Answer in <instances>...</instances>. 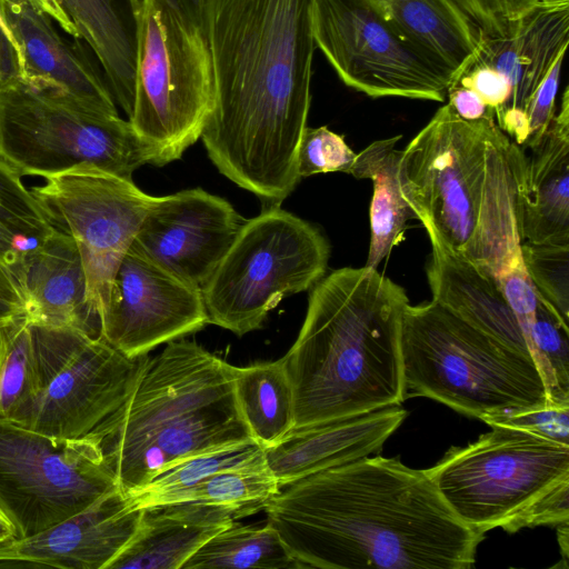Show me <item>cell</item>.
Returning a JSON list of instances; mask_svg holds the SVG:
<instances>
[{
	"label": "cell",
	"instance_id": "obj_1",
	"mask_svg": "<svg viewBox=\"0 0 569 569\" xmlns=\"http://www.w3.org/2000/svg\"><path fill=\"white\" fill-rule=\"evenodd\" d=\"M316 0H210L214 106L201 133L217 169L280 207L301 179L311 102Z\"/></svg>",
	"mask_w": 569,
	"mask_h": 569
},
{
	"label": "cell",
	"instance_id": "obj_2",
	"mask_svg": "<svg viewBox=\"0 0 569 569\" xmlns=\"http://www.w3.org/2000/svg\"><path fill=\"white\" fill-rule=\"evenodd\" d=\"M264 511L301 569H469L485 537L456 517L426 470L381 456L300 478Z\"/></svg>",
	"mask_w": 569,
	"mask_h": 569
},
{
	"label": "cell",
	"instance_id": "obj_3",
	"mask_svg": "<svg viewBox=\"0 0 569 569\" xmlns=\"http://www.w3.org/2000/svg\"><path fill=\"white\" fill-rule=\"evenodd\" d=\"M311 289L303 325L282 357L293 428L401 405L405 289L366 266L337 269Z\"/></svg>",
	"mask_w": 569,
	"mask_h": 569
},
{
	"label": "cell",
	"instance_id": "obj_4",
	"mask_svg": "<svg viewBox=\"0 0 569 569\" xmlns=\"http://www.w3.org/2000/svg\"><path fill=\"white\" fill-rule=\"evenodd\" d=\"M89 436L126 493L183 460L252 439L233 366L182 338L147 358L128 398Z\"/></svg>",
	"mask_w": 569,
	"mask_h": 569
},
{
	"label": "cell",
	"instance_id": "obj_5",
	"mask_svg": "<svg viewBox=\"0 0 569 569\" xmlns=\"http://www.w3.org/2000/svg\"><path fill=\"white\" fill-rule=\"evenodd\" d=\"M489 427L426 470L456 517L481 535L569 521V446Z\"/></svg>",
	"mask_w": 569,
	"mask_h": 569
},
{
	"label": "cell",
	"instance_id": "obj_6",
	"mask_svg": "<svg viewBox=\"0 0 569 569\" xmlns=\"http://www.w3.org/2000/svg\"><path fill=\"white\" fill-rule=\"evenodd\" d=\"M401 356L408 397L485 421L552 403L531 355L476 329L435 301L406 307Z\"/></svg>",
	"mask_w": 569,
	"mask_h": 569
},
{
	"label": "cell",
	"instance_id": "obj_7",
	"mask_svg": "<svg viewBox=\"0 0 569 569\" xmlns=\"http://www.w3.org/2000/svg\"><path fill=\"white\" fill-rule=\"evenodd\" d=\"M214 106L208 36L164 0H141L134 100L128 120L164 166L181 158L204 129Z\"/></svg>",
	"mask_w": 569,
	"mask_h": 569
},
{
	"label": "cell",
	"instance_id": "obj_8",
	"mask_svg": "<svg viewBox=\"0 0 569 569\" xmlns=\"http://www.w3.org/2000/svg\"><path fill=\"white\" fill-rule=\"evenodd\" d=\"M329 257L317 227L280 207L263 209L243 221L201 288L209 323L237 336L260 329L283 297L325 277Z\"/></svg>",
	"mask_w": 569,
	"mask_h": 569
},
{
	"label": "cell",
	"instance_id": "obj_9",
	"mask_svg": "<svg viewBox=\"0 0 569 569\" xmlns=\"http://www.w3.org/2000/svg\"><path fill=\"white\" fill-rule=\"evenodd\" d=\"M0 159L20 176L96 167L132 180L151 156L129 120L97 112L26 82L0 88Z\"/></svg>",
	"mask_w": 569,
	"mask_h": 569
},
{
	"label": "cell",
	"instance_id": "obj_10",
	"mask_svg": "<svg viewBox=\"0 0 569 569\" xmlns=\"http://www.w3.org/2000/svg\"><path fill=\"white\" fill-rule=\"evenodd\" d=\"M118 487L91 436L54 438L0 417V508L18 539L48 529Z\"/></svg>",
	"mask_w": 569,
	"mask_h": 569
},
{
	"label": "cell",
	"instance_id": "obj_11",
	"mask_svg": "<svg viewBox=\"0 0 569 569\" xmlns=\"http://www.w3.org/2000/svg\"><path fill=\"white\" fill-rule=\"evenodd\" d=\"M39 392L20 423L60 439H80L128 398L149 355L129 358L103 338L31 325Z\"/></svg>",
	"mask_w": 569,
	"mask_h": 569
},
{
	"label": "cell",
	"instance_id": "obj_12",
	"mask_svg": "<svg viewBox=\"0 0 569 569\" xmlns=\"http://www.w3.org/2000/svg\"><path fill=\"white\" fill-rule=\"evenodd\" d=\"M495 123V114L463 120L446 102L401 152V192L415 218L459 253L476 227Z\"/></svg>",
	"mask_w": 569,
	"mask_h": 569
},
{
	"label": "cell",
	"instance_id": "obj_13",
	"mask_svg": "<svg viewBox=\"0 0 569 569\" xmlns=\"http://www.w3.org/2000/svg\"><path fill=\"white\" fill-rule=\"evenodd\" d=\"M316 47L340 80L371 98L445 102L453 72L355 0H316Z\"/></svg>",
	"mask_w": 569,
	"mask_h": 569
},
{
	"label": "cell",
	"instance_id": "obj_14",
	"mask_svg": "<svg viewBox=\"0 0 569 569\" xmlns=\"http://www.w3.org/2000/svg\"><path fill=\"white\" fill-rule=\"evenodd\" d=\"M44 179L46 183L30 191L49 224L74 241L87 277L88 300L100 318L117 268L156 197L132 180L89 166Z\"/></svg>",
	"mask_w": 569,
	"mask_h": 569
},
{
	"label": "cell",
	"instance_id": "obj_15",
	"mask_svg": "<svg viewBox=\"0 0 569 569\" xmlns=\"http://www.w3.org/2000/svg\"><path fill=\"white\" fill-rule=\"evenodd\" d=\"M209 323L201 288L164 269L133 243L121 259L101 338L129 358L201 330Z\"/></svg>",
	"mask_w": 569,
	"mask_h": 569
},
{
	"label": "cell",
	"instance_id": "obj_16",
	"mask_svg": "<svg viewBox=\"0 0 569 569\" xmlns=\"http://www.w3.org/2000/svg\"><path fill=\"white\" fill-rule=\"evenodd\" d=\"M525 150L495 123L486 144V171L477 222L461 253L489 276L512 308L523 337L535 319L537 296L521 254L518 183Z\"/></svg>",
	"mask_w": 569,
	"mask_h": 569
},
{
	"label": "cell",
	"instance_id": "obj_17",
	"mask_svg": "<svg viewBox=\"0 0 569 569\" xmlns=\"http://www.w3.org/2000/svg\"><path fill=\"white\" fill-rule=\"evenodd\" d=\"M243 219L201 188L156 197L132 242L144 256L202 288L236 239Z\"/></svg>",
	"mask_w": 569,
	"mask_h": 569
},
{
	"label": "cell",
	"instance_id": "obj_18",
	"mask_svg": "<svg viewBox=\"0 0 569 569\" xmlns=\"http://www.w3.org/2000/svg\"><path fill=\"white\" fill-rule=\"evenodd\" d=\"M142 508L119 487L90 506L27 538L0 548V567L107 569L136 533Z\"/></svg>",
	"mask_w": 569,
	"mask_h": 569
},
{
	"label": "cell",
	"instance_id": "obj_19",
	"mask_svg": "<svg viewBox=\"0 0 569 569\" xmlns=\"http://www.w3.org/2000/svg\"><path fill=\"white\" fill-rule=\"evenodd\" d=\"M0 10L19 46L23 82L87 109L118 114L102 71L79 42L58 32L51 17L27 0H0Z\"/></svg>",
	"mask_w": 569,
	"mask_h": 569
},
{
	"label": "cell",
	"instance_id": "obj_20",
	"mask_svg": "<svg viewBox=\"0 0 569 569\" xmlns=\"http://www.w3.org/2000/svg\"><path fill=\"white\" fill-rule=\"evenodd\" d=\"M568 42L569 2H537L509 34H481L477 51L465 66H489L508 79L510 98L495 113L496 123L502 131L517 134L528 128V102L556 58L567 50Z\"/></svg>",
	"mask_w": 569,
	"mask_h": 569
},
{
	"label": "cell",
	"instance_id": "obj_21",
	"mask_svg": "<svg viewBox=\"0 0 569 569\" xmlns=\"http://www.w3.org/2000/svg\"><path fill=\"white\" fill-rule=\"evenodd\" d=\"M31 325L101 337L100 318L87 293V277L74 241L54 230L28 247L12 271Z\"/></svg>",
	"mask_w": 569,
	"mask_h": 569
},
{
	"label": "cell",
	"instance_id": "obj_22",
	"mask_svg": "<svg viewBox=\"0 0 569 569\" xmlns=\"http://www.w3.org/2000/svg\"><path fill=\"white\" fill-rule=\"evenodd\" d=\"M406 417L407 411L395 405L292 428L276 446L264 449L267 466L282 488L308 475L380 450Z\"/></svg>",
	"mask_w": 569,
	"mask_h": 569
},
{
	"label": "cell",
	"instance_id": "obj_23",
	"mask_svg": "<svg viewBox=\"0 0 569 569\" xmlns=\"http://www.w3.org/2000/svg\"><path fill=\"white\" fill-rule=\"evenodd\" d=\"M527 157L518 183L522 241L569 244V88L560 109Z\"/></svg>",
	"mask_w": 569,
	"mask_h": 569
},
{
	"label": "cell",
	"instance_id": "obj_24",
	"mask_svg": "<svg viewBox=\"0 0 569 569\" xmlns=\"http://www.w3.org/2000/svg\"><path fill=\"white\" fill-rule=\"evenodd\" d=\"M427 266L432 301L476 329L523 353L529 349L519 321L497 283L431 230Z\"/></svg>",
	"mask_w": 569,
	"mask_h": 569
},
{
	"label": "cell",
	"instance_id": "obj_25",
	"mask_svg": "<svg viewBox=\"0 0 569 569\" xmlns=\"http://www.w3.org/2000/svg\"><path fill=\"white\" fill-rule=\"evenodd\" d=\"M234 521L229 510L199 502L142 508L136 533L107 569H181L207 540Z\"/></svg>",
	"mask_w": 569,
	"mask_h": 569
},
{
	"label": "cell",
	"instance_id": "obj_26",
	"mask_svg": "<svg viewBox=\"0 0 569 569\" xmlns=\"http://www.w3.org/2000/svg\"><path fill=\"white\" fill-rule=\"evenodd\" d=\"M96 56L110 93L128 118L134 100L141 0H58Z\"/></svg>",
	"mask_w": 569,
	"mask_h": 569
},
{
	"label": "cell",
	"instance_id": "obj_27",
	"mask_svg": "<svg viewBox=\"0 0 569 569\" xmlns=\"http://www.w3.org/2000/svg\"><path fill=\"white\" fill-rule=\"evenodd\" d=\"M453 72L477 51L481 31L456 0H355Z\"/></svg>",
	"mask_w": 569,
	"mask_h": 569
},
{
	"label": "cell",
	"instance_id": "obj_28",
	"mask_svg": "<svg viewBox=\"0 0 569 569\" xmlns=\"http://www.w3.org/2000/svg\"><path fill=\"white\" fill-rule=\"evenodd\" d=\"M401 136L381 139L357 153L350 173L370 179V246L366 267L377 269L402 239L407 221L415 218L402 196L399 163L402 150L396 148Z\"/></svg>",
	"mask_w": 569,
	"mask_h": 569
},
{
	"label": "cell",
	"instance_id": "obj_29",
	"mask_svg": "<svg viewBox=\"0 0 569 569\" xmlns=\"http://www.w3.org/2000/svg\"><path fill=\"white\" fill-rule=\"evenodd\" d=\"M238 408L252 439L276 446L295 427L293 390L283 359L233 366Z\"/></svg>",
	"mask_w": 569,
	"mask_h": 569
},
{
	"label": "cell",
	"instance_id": "obj_30",
	"mask_svg": "<svg viewBox=\"0 0 569 569\" xmlns=\"http://www.w3.org/2000/svg\"><path fill=\"white\" fill-rule=\"evenodd\" d=\"M301 569L277 530L236 521L207 540L181 569Z\"/></svg>",
	"mask_w": 569,
	"mask_h": 569
},
{
	"label": "cell",
	"instance_id": "obj_31",
	"mask_svg": "<svg viewBox=\"0 0 569 569\" xmlns=\"http://www.w3.org/2000/svg\"><path fill=\"white\" fill-rule=\"evenodd\" d=\"M263 461L264 449L251 439L183 460L126 495L134 509L169 503L213 473Z\"/></svg>",
	"mask_w": 569,
	"mask_h": 569
},
{
	"label": "cell",
	"instance_id": "obj_32",
	"mask_svg": "<svg viewBox=\"0 0 569 569\" xmlns=\"http://www.w3.org/2000/svg\"><path fill=\"white\" fill-rule=\"evenodd\" d=\"M280 489L278 480L263 461L213 473L181 493L173 502L191 501L221 507L237 520L264 510Z\"/></svg>",
	"mask_w": 569,
	"mask_h": 569
},
{
	"label": "cell",
	"instance_id": "obj_33",
	"mask_svg": "<svg viewBox=\"0 0 569 569\" xmlns=\"http://www.w3.org/2000/svg\"><path fill=\"white\" fill-rule=\"evenodd\" d=\"M38 392L31 322L22 315L0 329V417L20 422Z\"/></svg>",
	"mask_w": 569,
	"mask_h": 569
},
{
	"label": "cell",
	"instance_id": "obj_34",
	"mask_svg": "<svg viewBox=\"0 0 569 569\" xmlns=\"http://www.w3.org/2000/svg\"><path fill=\"white\" fill-rule=\"evenodd\" d=\"M521 254L537 298L568 322L569 244L522 241Z\"/></svg>",
	"mask_w": 569,
	"mask_h": 569
},
{
	"label": "cell",
	"instance_id": "obj_35",
	"mask_svg": "<svg viewBox=\"0 0 569 569\" xmlns=\"http://www.w3.org/2000/svg\"><path fill=\"white\" fill-rule=\"evenodd\" d=\"M0 222L17 236L37 242L54 229L19 172L0 159Z\"/></svg>",
	"mask_w": 569,
	"mask_h": 569
},
{
	"label": "cell",
	"instance_id": "obj_36",
	"mask_svg": "<svg viewBox=\"0 0 569 569\" xmlns=\"http://www.w3.org/2000/svg\"><path fill=\"white\" fill-rule=\"evenodd\" d=\"M356 156L342 136L327 127H307L297 152V172L300 178L338 171L350 173Z\"/></svg>",
	"mask_w": 569,
	"mask_h": 569
},
{
	"label": "cell",
	"instance_id": "obj_37",
	"mask_svg": "<svg viewBox=\"0 0 569 569\" xmlns=\"http://www.w3.org/2000/svg\"><path fill=\"white\" fill-rule=\"evenodd\" d=\"M489 426L499 425L523 430L538 437L569 446V406H545L509 411L489 417Z\"/></svg>",
	"mask_w": 569,
	"mask_h": 569
},
{
	"label": "cell",
	"instance_id": "obj_38",
	"mask_svg": "<svg viewBox=\"0 0 569 569\" xmlns=\"http://www.w3.org/2000/svg\"><path fill=\"white\" fill-rule=\"evenodd\" d=\"M487 37L509 34L537 0H456Z\"/></svg>",
	"mask_w": 569,
	"mask_h": 569
},
{
	"label": "cell",
	"instance_id": "obj_39",
	"mask_svg": "<svg viewBox=\"0 0 569 569\" xmlns=\"http://www.w3.org/2000/svg\"><path fill=\"white\" fill-rule=\"evenodd\" d=\"M565 52L553 61L550 70L533 91L527 109L528 138L522 149H531L541 139L556 113V98L560 81Z\"/></svg>",
	"mask_w": 569,
	"mask_h": 569
},
{
	"label": "cell",
	"instance_id": "obj_40",
	"mask_svg": "<svg viewBox=\"0 0 569 569\" xmlns=\"http://www.w3.org/2000/svg\"><path fill=\"white\" fill-rule=\"evenodd\" d=\"M451 83L473 90L495 113L511 94V87L503 73L485 64H466L453 77Z\"/></svg>",
	"mask_w": 569,
	"mask_h": 569
},
{
	"label": "cell",
	"instance_id": "obj_41",
	"mask_svg": "<svg viewBox=\"0 0 569 569\" xmlns=\"http://www.w3.org/2000/svg\"><path fill=\"white\" fill-rule=\"evenodd\" d=\"M447 103L463 120L476 121L495 111L471 89L451 83L447 92Z\"/></svg>",
	"mask_w": 569,
	"mask_h": 569
},
{
	"label": "cell",
	"instance_id": "obj_42",
	"mask_svg": "<svg viewBox=\"0 0 569 569\" xmlns=\"http://www.w3.org/2000/svg\"><path fill=\"white\" fill-rule=\"evenodd\" d=\"M22 80L18 52L0 27V88Z\"/></svg>",
	"mask_w": 569,
	"mask_h": 569
},
{
	"label": "cell",
	"instance_id": "obj_43",
	"mask_svg": "<svg viewBox=\"0 0 569 569\" xmlns=\"http://www.w3.org/2000/svg\"><path fill=\"white\" fill-rule=\"evenodd\" d=\"M186 21L208 36L210 0H164Z\"/></svg>",
	"mask_w": 569,
	"mask_h": 569
},
{
	"label": "cell",
	"instance_id": "obj_44",
	"mask_svg": "<svg viewBox=\"0 0 569 569\" xmlns=\"http://www.w3.org/2000/svg\"><path fill=\"white\" fill-rule=\"evenodd\" d=\"M23 242L30 243L31 241L17 236L0 222V261L11 272L18 266L23 251L28 248L23 247Z\"/></svg>",
	"mask_w": 569,
	"mask_h": 569
},
{
	"label": "cell",
	"instance_id": "obj_45",
	"mask_svg": "<svg viewBox=\"0 0 569 569\" xmlns=\"http://www.w3.org/2000/svg\"><path fill=\"white\" fill-rule=\"evenodd\" d=\"M0 296L23 305L20 287L10 269L0 261ZM24 306V305H23Z\"/></svg>",
	"mask_w": 569,
	"mask_h": 569
},
{
	"label": "cell",
	"instance_id": "obj_46",
	"mask_svg": "<svg viewBox=\"0 0 569 569\" xmlns=\"http://www.w3.org/2000/svg\"><path fill=\"white\" fill-rule=\"evenodd\" d=\"M24 315V306L0 296V329Z\"/></svg>",
	"mask_w": 569,
	"mask_h": 569
},
{
	"label": "cell",
	"instance_id": "obj_47",
	"mask_svg": "<svg viewBox=\"0 0 569 569\" xmlns=\"http://www.w3.org/2000/svg\"><path fill=\"white\" fill-rule=\"evenodd\" d=\"M18 539L17 530L0 508V548Z\"/></svg>",
	"mask_w": 569,
	"mask_h": 569
},
{
	"label": "cell",
	"instance_id": "obj_48",
	"mask_svg": "<svg viewBox=\"0 0 569 569\" xmlns=\"http://www.w3.org/2000/svg\"><path fill=\"white\" fill-rule=\"evenodd\" d=\"M558 527V541L561 550L563 567L568 568V557H569V521H565Z\"/></svg>",
	"mask_w": 569,
	"mask_h": 569
},
{
	"label": "cell",
	"instance_id": "obj_49",
	"mask_svg": "<svg viewBox=\"0 0 569 569\" xmlns=\"http://www.w3.org/2000/svg\"><path fill=\"white\" fill-rule=\"evenodd\" d=\"M0 27L1 29L3 30V32L6 33V36L10 39L11 43L13 44V47L16 48L17 52H18V56H19V59H20V64H21V56H20V50H19V46L17 43V40L14 39L7 21L4 20L3 18V14L0 10ZM21 70H22V67H21Z\"/></svg>",
	"mask_w": 569,
	"mask_h": 569
},
{
	"label": "cell",
	"instance_id": "obj_50",
	"mask_svg": "<svg viewBox=\"0 0 569 569\" xmlns=\"http://www.w3.org/2000/svg\"><path fill=\"white\" fill-rule=\"evenodd\" d=\"M537 1L541 2V3H547V4L569 2V0H537Z\"/></svg>",
	"mask_w": 569,
	"mask_h": 569
},
{
	"label": "cell",
	"instance_id": "obj_51",
	"mask_svg": "<svg viewBox=\"0 0 569 569\" xmlns=\"http://www.w3.org/2000/svg\"><path fill=\"white\" fill-rule=\"evenodd\" d=\"M27 1L30 2L32 6H34L36 8L40 9V4H39L38 0H27Z\"/></svg>",
	"mask_w": 569,
	"mask_h": 569
}]
</instances>
